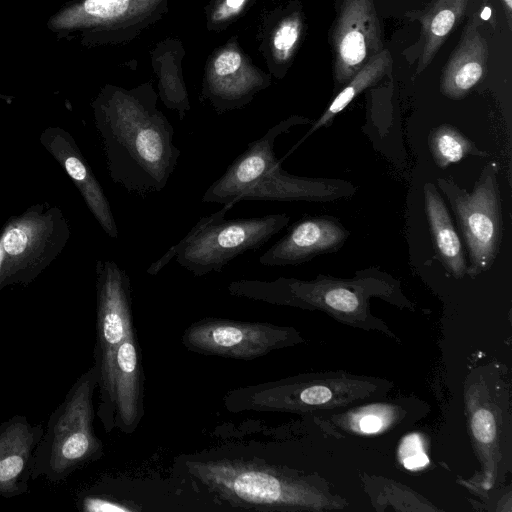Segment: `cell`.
<instances>
[{
	"label": "cell",
	"instance_id": "obj_1",
	"mask_svg": "<svg viewBox=\"0 0 512 512\" xmlns=\"http://www.w3.org/2000/svg\"><path fill=\"white\" fill-rule=\"evenodd\" d=\"M157 100L146 82L131 89L106 85L92 104L112 181L143 198L166 187L181 154Z\"/></svg>",
	"mask_w": 512,
	"mask_h": 512
},
{
	"label": "cell",
	"instance_id": "obj_2",
	"mask_svg": "<svg viewBox=\"0 0 512 512\" xmlns=\"http://www.w3.org/2000/svg\"><path fill=\"white\" fill-rule=\"evenodd\" d=\"M189 474L234 507L265 511L322 510L329 502L309 480L261 459L188 460Z\"/></svg>",
	"mask_w": 512,
	"mask_h": 512
},
{
	"label": "cell",
	"instance_id": "obj_3",
	"mask_svg": "<svg viewBox=\"0 0 512 512\" xmlns=\"http://www.w3.org/2000/svg\"><path fill=\"white\" fill-rule=\"evenodd\" d=\"M98 376V368L93 363L51 413L34 453L32 480L45 477L53 483L61 482L80 467L103 456L102 441L93 428V396Z\"/></svg>",
	"mask_w": 512,
	"mask_h": 512
},
{
	"label": "cell",
	"instance_id": "obj_4",
	"mask_svg": "<svg viewBox=\"0 0 512 512\" xmlns=\"http://www.w3.org/2000/svg\"><path fill=\"white\" fill-rule=\"evenodd\" d=\"M398 283L376 268L358 271L353 279L319 275L311 281L279 277L273 281L236 280L228 292L275 305L321 309L344 320L365 317L370 296L390 298Z\"/></svg>",
	"mask_w": 512,
	"mask_h": 512
},
{
	"label": "cell",
	"instance_id": "obj_5",
	"mask_svg": "<svg viewBox=\"0 0 512 512\" xmlns=\"http://www.w3.org/2000/svg\"><path fill=\"white\" fill-rule=\"evenodd\" d=\"M232 207L226 204L219 211L202 217L186 236L148 267L147 273L157 275L173 258L197 277L220 272L237 256L264 246L290 220L285 213L225 219Z\"/></svg>",
	"mask_w": 512,
	"mask_h": 512
},
{
	"label": "cell",
	"instance_id": "obj_6",
	"mask_svg": "<svg viewBox=\"0 0 512 512\" xmlns=\"http://www.w3.org/2000/svg\"><path fill=\"white\" fill-rule=\"evenodd\" d=\"M96 342L99 401L96 415L106 433L114 428L115 356L121 343L135 331L131 282L125 269L111 260L96 265Z\"/></svg>",
	"mask_w": 512,
	"mask_h": 512
},
{
	"label": "cell",
	"instance_id": "obj_7",
	"mask_svg": "<svg viewBox=\"0 0 512 512\" xmlns=\"http://www.w3.org/2000/svg\"><path fill=\"white\" fill-rule=\"evenodd\" d=\"M497 174V163L490 162L471 193L459 187L452 177L437 179L465 241L469 256L466 273L470 277L489 270L499 252L503 219Z\"/></svg>",
	"mask_w": 512,
	"mask_h": 512
},
{
	"label": "cell",
	"instance_id": "obj_8",
	"mask_svg": "<svg viewBox=\"0 0 512 512\" xmlns=\"http://www.w3.org/2000/svg\"><path fill=\"white\" fill-rule=\"evenodd\" d=\"M68 235L57 208L36 205L10 219L0 235V291L32 282L62 250Z\"/></svg>",
	"mask_w": 512,
	"mask_h": 512
},
{
	"label": "cell",
	"instance_id": "obj_9",
	"mask_svg": "<svg viewBox=\"0 0 512 512\" xmlns=\"http://www.w3.org/2000/svg\"><path fill=\"white\" fill-rule=\"evenodd\" d=\"M169 0H77L51 17L55 32L82 30L91 44L134 40L168 12Z\"/></svg>",
	"mask_w": 512,
	"mask_h": 512
},
{
	"label": "cell",
	"instance_id": "obj_10",
	"mask_svg": "<svg viewBox=\"0 0 512 512\" xmlns=\"http://www.w3.org/2000/svg\"><path fill=\"white\" fill-rule=\"evenodd\" d=\"M301 341L292 327L215 317L193 322L182 335V344L189 351L246 361Z\"/></svg>",
	"mask_w": 512,
	"mask_h": 512
},
{
	"label": "cell",
	"instance_id": "obj_11",
	"mask_svg": "<svg viewBox=\"0 0 512 512\" xmlns=\"http://www.w3.org/2000/svg\"><path fill=\"white\" fill-rule=\"evenodd\" d=\"M270 84V75L257 67L237 37H232L208 57L201 98L222 114L244 108Z\"/></svg>",
	"mask_w": 512,
	"mask_h": 512
},
{
	"label": "cell",
	"instance_id": "obj_12",
	"mask_svg": "<svg viewBox=\"0 0 512 512\" xmlns=\"http://www.w3.org/2000/svg\"><path fill=\"white\" fill-rule=\"evenodd\" d=\"M332 42L334 78L346 85L374 56L384 49L373 0H343Z\"/></svg>",
	"mask_w": 512,
	"mask_h": 512
},
{
	"label": "cell",
	"instance_id": "obj_13",
	"mask_svg": "<svg viewBox=\"0 0 512 512\" xmlns=\"http://www.w3.org/2000/svg\"><path fill=\"white\" fill-rule=\"evenodd\" d=\"M309 122L308 118L290 116L272 126L261 138L248 143L247 149L208 187L202 202L234 206L239 197L279 161L274 152L277 138L292 127Z\"/></svg>",
	"mask_w": 512,
	"mask_h": 512
},
{
	"label": "cell",
	"instance_id": "obj_14",
	"mask_svg": "<svg viewBox=\"0 0 512 512\" xmlns=\"http://www.w3.org/2000/svg\"><path fill=\"white\" fill-rule=\"evenodd\" d=\"M340 222L327 216L301 219L259 258L264 266L296 265L338 251L349 237Z\"/></svg>",
	"mask_w": 512,
	"mask_h": 512
},
{
	"label": "cell",
	"instance_id": "obj_15",
	"mask_svg": "<svg viewBox=\"0 0 512 512\" xmlns=\"http://www.w3.org/2000/svg\"><path fill=\"white\" fill-rule=\"evenodd\" d=\"M43 433L42 424L30 423L25 415L0 423V497L28 492L34 453Z\"/></svg>",
	"mask_w": 512,
	"mask_h": 512
},
{
	"label": "cell",
	"instance_id": "obj_16",
	"mask_svg": "<svg viewBox=\"0 0 512 512\" xmlns=\"http://www.w3.org/2000/svg\"><path fill=\"white\" fill-rule=\"evenodd\" d=\"M356 187L341 179L306 178L289 174L281 161L272 166L240 201H310L327 202L351 197Z\"/></svg>",
	"mask_w": 512,
	"mask_h": 512
},
{
	"label": "cell",
	"instance_id": "obj_17",
	"mask_svg": "<svg viewBox=\"0 0 512 512\" xmlns=\"http://www.w3.org/2000/svg\"><path fill=\"white\" fill-rule=\"evenodd\" d=\"M144 370L136 332L119 346L115 356L114 428L132 434L144 415Z\"/></svg>",
	"mask_w": 512,
	"mask_h": 512
},
{
	"label": "cell",
	"instance_id": "obj_18",
	"mask_svg": "<svg viewBox=\"0 0 512 512\" xmlns=\"http://www.w3.org/2000/svg\"><path fill=\"white\" fill-rule=\"evenodd\" d=\"M41 139L44 146L58 159L73 179L101 228L108 236L117 238L118 227L110 203L73 139L60 129L46 130Z\"/></svg>",
	"mask_w": 512,
	"mask_h": 512
},
{
	"label": "cell",
	"instance_id": "obj_19",
	"mask_svg": "<svg viewBox=\"0 0 512 512\" xmlns=\"http://www.w3.org/2000/svg\"><path fill=\"white\" fill-rule=\"evenodd\" d=\"M487 58V41L479 32L476 19L472 18L443 69L442 94L453 100L464 98L482 79Z\"/></svg>",
	"mask_w": 512,
	"mask_h": 512
},
{
	"label": "cell",
	"instance_id": "obj_20",
	"mask_svg": "<svg viewBox=\"0 0 512 512\" xmlns=\"http://www.w3.org/2000/svg\"><path fill=\"white\" fill-rule=\"evenodd\" d=\"M303 26V15L299 10L262 17L257 35L258 49L271 74L279 77L283 67L291 62L299 46Z\"/></svg>",
	"mask_w": 512,
	"mask_h": 512
},
{
	"label": "cell",
	"instance_id": "obj_21",
	"mask_svg": "<svg viewBox=\"0 0 512 512\" xmlns=\"http://www.w3.org/2000/svg\"><path fill=\"white\" fill-rule=\"evenodd\" d=\"M424 203L431 238L441 263L453 277H464L467 261L463 245L442 197L430 182L424 185Z\"/></svg>",
	"mask_w": 512,
	"mask_h": 512
},
{
	"label": "cell",
	"instance_id": "obj_22",
	"mask_svg": "<svg viewBox=\"0 0 512 512\" xmlns=\"http://www.w3.org/2000/svg\"><path fill=\"white\" fill-rule=\"evenodd\" d=\"M469 0H433L422 16L424 44L417 74L427 68L463 17Z\"/></svg>",
	"mask_w": 512,
	"mask_h": 512
},
{
	"label": "cell",
	"instance_id": "obj_23",
	"mask_svg": "<svg viewBox=\"0 0 512 512\" xmlns=\"http://www.w3.org/2000/svg\"><path fill=\"white\" fill-rule=\"evenodd\" d=\"M169 66L167 67L161 56L154 50L152 56L153 67L158 75V97L164 105L175 110L181 120L190 110L188 92L183 81L181 59V43L178 41L172 48L173 41L162 42Z\"/></svg>",
	"mask_w": 512,
	"mask_h": 512
},
{
	"label": "cell",
	"instance_id": "obj_24",
	"mask_svg": "<svg viewBox=\"0 0 512 512\" xmlns=\"http://www.w3.org/2000/svg\"><path fill=\"white\" fill-rule=\"evenodd\" d=\"M391 64L392 57L389 51L384 48L351 78L320 118L314 122L302 140L314 133L317 129L330 125L334 117L344 110L357 95L379 81L388 71Z\"/></svg>",
	"mask_w": 512,
	"mask_h": 512
},
{
	"label": "cell",
	"instance_id": "obj_25",
	"mask_svg": "<svg viewBox=\"0 0 512 512\" xmlns=\"http://www.w3.org/2000/svg\"><path fill=\"white\" fill-rule=\"evenodd\" d=\"M428 146L435 164L442 169L469 155L487 156V153L480 150L473 141L448 124L437 126L430 131Z\"/></svg>",
	"mask_w": 512,
	"mask_h": 512
},
{
	"label": "cell",
	"instance_id": "obj_26",
	"mask_svg": "<svg viewBox=\"0 0 512 512\" xmlns=\"http://www.w3.org/2000/svg\"><path fill=\"white\" fill-rule=\"evenodd\" d=\"M257 0H209L204 7L206 28L223 32L252 8Z\"/></svg>",
	"mask_w": 512,
	"mask_h": 512
},
{
	"label": "cell",
	"instance_id": "obj_27",
	"mask_svg": "<svg viewBox=\"0 0 512 512\" xmlns=\"http://www.w3.org/2000/svg\"><path fill=\"white\" fill-rule=\"evenodd\" d=\"M399 454L403 465L410 470L422 468L429 463L422 441L416 434H411L402 441Z\"/></svg>",
	"mask_w": 512,
	"mask_h": 512
},
{
	"label": "cell",
	"instance_id": "obj_28",
	"mask_svg": "<svg viewBox=\"0 0 512 512\" xmlns=\"http://www.w3.org/2000/svg\"><path fill=\"white\" fill-rule=\"evenodd\" d=\"M472 430L476 440L481 443L482 448L490 446L495 439L496 423L490 410L480 408L472 416Z\"/></svg>",
	"mask_w": 512,
	"mask_h": 512
},
{
	"label": "cell",
	"instance_id": "obj_29",
	"mask_svg": "<svg viewBox=\"0 0 512 512\" xmlns=\"http://www.w3.org/2000/svg\"><path fill=\"white\" fill-rule=\"evenodd\" d=\"M356 416V426L363 433H376L382 430L389 420L388 413L376 408H370Z\"/></svg>",
	"mask_w": 512,
	"mask_h": 512
},
{
	"label": "cell",
	"instance_id": "obj_30",
	"mask_svg": "<svg viewBox=\"0 0 512 512\" xmlns=\"http://www.w3.org/2000/svg\"><path fill=\"white\" fill-rule=\"evenodd\" d=\"M502 3L504 6V9H505V12H506L508 24L511 27V24H512V0H502Z\"/></svg>",
	"mask_w": 512,
	"mask_h": 512
}]
</instances>
